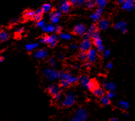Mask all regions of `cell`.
<instances>
[{"label":"cell","instance_id":"obj_1","mask_svg":"<svg viewBox=\"0 0 135 121\" xmlns=\"http://www.w3.org/2000/svg\"><path fill=\"white\" fill-rule=\"evenodd\" d=\"M75 101V95L73 92L69 91L66 93L65 97L60 102L61 106L70 107L74 104Z\"/></svg>","mask_w":135,"mask_h":121},{"label":"cell","instance_id":"obj_2","mask_svg":"<svg viewBox=\"0 0 135 121\" xmlns=\"http://www.w3.org/2000/svg\"><path fill=\"white\" fill-rule=\"evenodd\" d=\"M87 112L83 108H79L75 111V113L72 117L71 121H86L87 119Z\"/></svg>","mask_w":135,"mask_h":121},{"label":"cell","instance_id":"obj_3","mask_svg":"<svg viewBox=\"0 0 135 121\" xmlns=\"http://www.w3.org/2000/svg\"><path fill=\"white\" fill-rule=\"evenodd\" d=\"M49 93L56 100H60L61 98V89L59 85H50L47 88Z\"/></svg>","mask_w":135,"mask_h":121},{"label":"cell","instance_id":"obj_4","mask_svg":"<svg viewBox=\"0 0 135 121\" xmlns=\"http://www.w3.org/2000/svg\"><path fill=\"white\" fill-rule=\"evenodd\" d=\"M57 37L56 35H50V36H47L43 37L40 41L42 43L48 44L51 48L54 47L57 44Z\"/></svg>","mask_w":135,"mask_h":121},{"label":"cell","instance_id":"obj_5","mask_svg":"<svg viewBox=\"0 0 135 121\" xmlns=\"http://www.w3.org/2000/svg\"><path fill=\"white\" fill-rule=\"evenodd\" d=\"M44 76L48 80L55 81L59 77V73L53 68H46L44 71Z\"/></svg>","mask_w":135,"mask_h":121},{"label":"cell","instance_id":"obj_6","mask_svg":"<svg viewBox=\"0 0 135 121\" xmlns=\"http://www.w3.org/2000/svg\"><path fill=\"white\" fill-rule=\"evenodd\" d=\"M99 58L98 52L94 49H91L90 50L87 52V59L88 62L91 63H96Z\"/></svg>","mask_w":135,"mask_h":121},{"label":"cell","instance_id":"obj_7","mask_svg":"<svg viewBox=\"0 0 135 121\" xmlns=\"http://www.w3.org/2000/svg\"><path fill=\"white\" fill-rule=\"evenodd\" d=\"M93 46V42L91 41L90 40H83L80 43L79 46V48L81 50V52H87L88 51L92 49Z\"/></svg>","mask_w":135,"mask_h":121},{"label":"cell","instance_id":"obj_8","mask_svg":"<svg viewBox=\"0 0 135 121\" xmlns=\"http://www.w3.org/2000/svg\"><path fill=\"white\" fill-rule=\"evenodd\" d=\"M135 0H126L121 6L122 9L127 11L132 12L135 9Z\"/></svg>","mask_w":135,"mask_h":121},{"label":"cell","instance_id":"obj_9","mask_svg":"<svg viewBox=\"0 0 135 121\" xmlns=\"http://www.w3.org/2000/svg\"><path fill=\"white\" fill-rule=\"evenodd\" d=\"M59 9L62 13H68L71 10V5L70 1H62L59 4Z\"/></svg>","mask_w":135,"mask_h":121},{"label":"cell","instance_id":"obj_10","mask_svg":"<svg viewBox=\"0 0 135 121\" xmlns=\"http://www.w3.org/2000/svg\"><path fill=\"white\" fill-rule=\"evenodd\" d=\"M73 31L75 34L83 36V35H84L87 33V28L85 25L80 23V24L77 25L76 26L74 27Z\"/></svg>","mask_w":135,"mask_h":121},{"label":"cell","instance_id":"obj_11","mask_svg":"<svg viewBox=\"0 0 135 121\" xmlns=\"http://www.w3.org/2000/svg\"><path fill=\"white\" fill-rule=\"evenodd\" d=\"M62 15V12L60 10L56 11V12H51L49 15L50 20L53 24H56L60 20V17Z\"/></svg>","mask_w":135,"mask_h":121},{"label":"cell","instance_id":"obj_12","mask_svg":"<svg viewBox=\"0 0 135 121\" xmlns=\"http://www.w3.org/2000/svg\"><path fill=\"white\" fill-rule=\"evenodd\" d=\"M103 9H97L93 13L90 15L91 20L94 22H98L99 20L102 19V15L103 13Z\"/></svg>","mask_w":135,"mask_h":121},{"label":"cell","instance_id":"obj_13","mask_svg":"<svg viewBox=\"0 0 135 121\" xmlns=\"http://www.w3.org/2000/svg\"><path fill=\"white\" fill-rule=\"evenodd\" d=\"M48 55L47 51L45 49H41L39 50L35 51L33 53V56L35 58L40 59H43L46 58Z\"/></svg>","mask_w":135,"mask_h":121},{"label":"cell","instance_id":"obj_14","mask_svg":"<svg viewBox=\"0 0 135 121\" xmlns=\"http://www.w3.org/2000/svg\"><path fill=\"white\" fill-rule=\"evenodd\" d=\"M109 21L107 19H102L100 20H99V22H97V25H96L97 26V28H98L100 30H106L108 29L109 26Z\"/></svg>","mask_w":135,"mask_h":121},{"label":"cell","instance_id":"obj_15","mask_svg":"<svg viewBox=\"0 0 135 121\" xmlns=\"http://www.w3.org/2000/svg\"><path fill=\"white\" fill-rule=\"evenodd\" d=\"M90 80V79L87 75H82L78 79V81H79L80 85L84 88H87V85Z\"/></svg>","mask_w":135,"mask_h":121},{"label":"cell","instance_id":"obj_16","mask_svg":"<svg viewBox=\"0 0 135 121\" xmlns=\"http://www.w3.org/2000/svg\"><path fill=\"white\" fill-rule=\"evenodd\" d=\"M104 86L108 91H114L116 89V85L112 82H104Z\"/></svg>","mask_w":135,"mask_h":121},{"label":"cell","instance_id":"obj_17","mask_svg":"<svg viewBox=\"0 0 135 121\" xmlns=\"http://www.w3.org/2000/svg\"><path fill=\"white\" fill-rule=\"evenodd\" d=\"M43 15V12L42 10H41V9H38V10H36L35 12V15L34 16H33L32 19L37 22L40 21V20H42Z\"/></svg>","mask_w":135,"mask_h":121},{"label":"cell","instance_id":"obj_18","mask_svg":"<svg viewBox=\"0 0 135 121\" xmlns=\"http://www.w3.org/2000/svg\"><path fill=\"white\" fill-rule=\"evenodd\" d=\"M93 94L95 95V96L100 97V98H101V97L103 96H104L105 94V90H104L102 87H97L96 89H94V90H93Z\"/></svg>","mask_w":135,"mask_h":121},{"label":"cell","instance_id":"obj_19","mask_svg":"<svg viewBox=\"0 0 135 121\" xmlns=\"http://www.w3.org/2000/svg\"><path fill=\"white\" fill-rule=\"evenodd\" d=\"M98 87H99L98 86V83L97 82V81L94 80V79L90 80L89 84L87 85V89H89L91 91H93Z\"/></svg>","mask_w":135,"mask_h":121},{"label":"cell","instance_id":"obj_20","mask_svg":"<svg viewBox=\"0 0 135 121\" xmlns=\"http://www.w3.org/2000/svg\"><path fill=\"white\" fill-rule=\"evenodd\" d=\"M43 30L46 33H54L55 32V26L53 24H49L46 25Z\"/></svg>","mask_w":135,"mask_h":121},{"label":"cell","instance_id":"obj_21","mask_svg":"<svg viewBox=\"0 0 135 121\" xmlns=\"http://www.w3.org/2000/svg\"><path fill=\"white\" fill-rule=\"evenodd\" d=\"M71 5L75 6V7H81L83 6L86 3L84 0H71L70 1Z\"/></svg>","mask_w":135,"mask_h":121},{"label":"cell","instance_id":"obj_22","mask_svg":"<svg viewBox=\"0 0 135 121\" xmlns=\"http://www.w3.org/2000/svg\"><path fill=\"white\" fill-rule=\"evenodd\" d=\"M71 76L72 74L71 73L66 72L65 71H62V72L59 73V77H60V80H67Z\"/></svg>","mask_w":135,"mask_h":121},{"label":"cell","instance_id":"obj_23","mask_svg":"<svg viewBox=\"0 0 135 121\" xmlns=\"http://www.w3.org/2000/svg\"><path fill=\"white\" fill-rule=\"evenodd\" d=\"M114 28L116 29H120L121 30L124 28H127V23L126 22L123 21H119L116 23L114 25Z\"/></svg>","mask_w":135,"mask_h":121},{"label":"cell","instance_id":"obj_24","mask_svg":"<svg viewBox=\"0 0 135 121\" xmlns=\"http://www.w3.org/2000/svg\"><path fill=\"white\" fill-rule=\"evenodd\" d=\"M9 38V34L6 31H0V41H7Z\"/></svg>","mask_w":135,"mask_h":121},{"label":"cell","instance_id":"obj_25","mask_svg":"<svg viewBox=\"0 0 135 121\" xmlns=\"http://www.w3.org/2000/svg\"><path fill=\"white\" fill-rule=\"evenodd\" d=\"M118 107L122 110H128L130 107V104L128 102L125 101H120L118 103Z\"/></svg>","mask_w":135,"mask_h":121},{"label":"cell","instance_id":"obj_26","mask_svg":"<svg viewBox=\"0 0 135 121\" xmlns=\"http://www.w3.org/2000/svg\"><path fill=\"white\" fill-rule=\"evenodd\" d=\"M85 6H86V8L89 9H93L96 7V1H93V0H89L87 1L85 3Z\"/></svg>","mask_w":135,"mask_h":121},{"label":"cell","instance_id":"obj_27","mask_svg":"<svg viewBox=\"0 0 135 121\" xmlns=\"http://www.w3.org/2000/svg\"><path fill=\"white\" fill-rule=\"evenodd\" d=\"M52 9V6L50 3H46V4H43L41 9L43 13H47L51 12Z\"/></svg>","mask_w":135,"mask_h":121},{"label":"cell","instance_id":"obj_28","mask_svg":"<svg viewBox=\"0 0 135 121\" xmlns=\"http://www.w3.org/2000/svg\"><path fill=\"white\" fill-rule=\"evenodd\" d=\"M108 1L107 0H97L96 1V6H97L98 9H103L107 6Z\"/></svg>","mask_w":135,"mask_h":121},{"label":"cell","instance_id":"obj_29","mask_svg":"<svg viewBox=\"0 0 135 121\" xmlns=\"http://www.w3.org/2000/svg\"><path fill=\"white\" fill-rule=\"evenodd\" d=\"M100 102L101 104L104 106H106L110 104V99H109L107 96L104 95V96H103L100 98Z\"/></svg>","mask_w":135,"mask_h":121},{"label":"cell","instance_id":"obj_30","mask_svg":"<svg viewBox=\"0 0 135 121\" xmlns=\"http://www.w3.org/2000/svg\"><path fill=\"white\" fill-rule=\"evenodd\" d=\"M96 31H97V26H96L95 24H94V23H93V24H91L90 26L89 27L87 31V33L91 36L93 33Z\"/></svg>","mask_w":135,"mask_h":121},{"label":"cell","instance_id":"obj_31","mask_svg":"<svg viewBox=\"0 0 135 121\" xmlns=\"http://www.w3.org/2000/svg\"><path fill=\"white\" fill-rule=\"evenodd\" d=\"M59 38L65 40H70L72 39V36L69 33H60L59 34Z\"/></svg>","mask_w":135,"mask_h":121},{"label":"cell","instance_id":"obj_32","mask_svg":"<svg viewBox=\"0 0 135 121\" xmlns=\"http://www.w3.org/2000/svg\"><path fill=\"white\" fill-rule=\"evenodd\" d=\"M38 43H30V44H27L25 46V49L28 51H32L38 47Z\"/></svg>","mask_w":135,"mask_h":121},{"label":"cell","instance_id":"obj_33","mask_svg":"<svg viewBox=\"0 0 135 121\" xmlns=\"http://www.w3.org/2000/svg\"><path fill=\"white\" fill-rule=\"evenodd\" d=\"M68 82L70 85H72V84H74L75 83H77L78 81V78L74 76H71V77L69 78L67 80Z\"/></svg>","mask_w":135,"mask_h":121},{"label":"cell","instance_id":"obj_34","mask_svg":"<svg viewBox=\"0 0 135 121\" xmlns=\"http://www.w3.org/2000/svg\"><path fill=\"white\" fill-rule=\"evenodd\" d=\"M35 15V12L31 10H28L25 12V17L26 18H33Z\"/></svg>","mask_w":135,"mask_h":121},{"label":"cell","instance_id":"obj_35","mask_svg":"<svg viewBox=\"0 0 135 121\" xmlns=\"http://www.w3.org/2000/svg\"><path fill=\"white\" fill-rule=\"evenodd\" d=\"M78 59L81 61H84L87 59V53L80 52L78 55Z\"/></svg>","mask_w":135,"mask_h":121},{"label":"cell","instance_id":"obj_36","mask_svg":"<svg viewBox=\"0 0 135 121\" xmlns=\"http://www.w3.org/2000/svg\"><path fill=\"white\" fill-rule=\"evenodd\" d=\"M93 44L95 45L96 47H97V46H100L102 45V39H101L100 37H99L97 38H96V39H93Z\"/></svg>","mask_w":135,"mask_h":121},{"label":"cell","instance_id":"obj_37","mask_svg":"<svg viewBox=\"0 0 135 121\" xmlns=\"http://www.w3.org/2000/svg\"><path fill=\"white\" fill-rule=\"evenodd\" d=\"M36 25H37V27L43 28L45 26H46V22H45L44 20H40V21L37 22Z\"/></svg>","mask_w":135,"mask_h":121},{"label":"cell","instance_id":"obj_38","mask_svg":"<svg viewBox=\"0 0 135 121\" xmlns=\"http://www.w3.org/2000/svg\"><path fill=\"white\" fill-rule=\"evenodd\" d=\"M70 83L67 80H60V86L63 87H68L70 86Z\"/></svg>","mask_w":135,"mask_h":121},{"label":"cell","instance_id":"obj_39","mask_svg":"<svg viewBox=\"0 0 135 121\" xmlns=\"http://www.w3.org/2000/svg\"><path fill=\"white\" fill-rule=\"evenodd\" d=\"M96 50H97V52H99V53H104L105 50V46L103 45V44L97 46V47H96Z\"/></svg>","mask_w":135,"mask_h":121},{"label":"cell","instance_id":"obj_40","mask_svg":"<svg viewBox=\"0 0 135 121\" xmlns=\"http://www.w3.org/2000/svg\"><path fill=\"white\" fill-rule=\"evenodd\" d=\"M111 55V52L110 50H105V52L103 53V57L104 58H107L110 56Z\"/></svg>","mask_w":135,"mask_h":121},{"label":"cell","instance_id":"obj_41","mask_svg":"<svg viewBox=\"0 0 135 121\" xmlns=\"http://www.w3.org/2000/svg\"><path fill=\"white\" fill-rule=\"evenodd\" d=\"M115 92H114V91H109L107 96L108 97V98L109 99H111V98H114V96H115Z\"/></svg>","mask_w":135,"mask_h":121},{"label":"cell","instance_id":"obj_42","mask_svg":"<svg viewBox=\"0 0 135 121\" xmlns=\"http://www.w3.org/2000/svg\"><path fill=\"white\" fill-rule=\"evenodd\" d=\"M99 37H100V34H99V32L97 30L94 32V33L92 34V36H91V37H92L93 39H96V38Z\"/></svg>","mask_w":135,"mask_h":121},{"label":"cell","instance_id":"obj_43","mask_svg":"<svg viewBox=\"0 0 135 121\" xmlns=\"http://www.w3.org/2000/svg\"><path fill=\"white\" fill-rule=\"evenodd\" d=\"M49 64L51 65L52 67H55L56 66V61H55V59H54V58H50L49 59Z\"/></svg>","mask_w":135,"mask_h":121},{"label":"cell","instance_id":"obj_44","mask_svg":"<svg viewBox=\"0 0 135 121\" xmlns=\"http://www.w3.org/2000/svg\"><path fill=\"white\" fill-rule=\"evenodd\" d=\"M91 37V36L90 35H89V34H87V33H86L84 35H83V39L84 40H90V39Z\"/></svg>","mask_w":135,"mask_h":121},{"label":"cell","instance_id":"obj_45","mask_svg":"<svg viewBox=\"0 0 135 121\" xmlns=\"http://www.w3.org/2000/svg\"><path fill=\"white\" fill-rule=\"evenodd\" d=\"M78 47H78V46L75 44H72L69 46V48H70L71 50H75V49H78Z\"/></svg>","mask_w":135,"mask_h":121},{"label":"cell","instance_id":"obj_46","mask_svg":"<svg viewBox=\"0 0 135 121\" xmlns=\"http://www.w3.org/2000/svg\"><path fill=\"white\" fill-rule=\"evenodd\" d=\"M62 27L59 25H57V26H55V32L54 33H60L61 31H62Z\"/></svg>","mask_w":135,"mask_h":121},{"label":"cell","instance_id":"obj_47","mask_svg":"<svg viewBox=\"0 0 135 121\" xmlns=\"http://www.w3.org/2000/svg\"><path fill=\"white\" fill-rule=\"evenodd\" d=\"M107 68H108V69H109V70H111L112 68H113V64H112L111 62H110V63H108L107 64Z\"/></svg>","mask_w":135,"mask_h":121},{"label":"cell","instance_id":"obj_48","mask_svg":"<svg viewBox=\"0 0 135 121\" xmlns=\"http://www.w3.org/2000/svg\"><path fill=\"white\" fill-rule=\"evenodd\" d=\"M24 31V28H22V27H20V28H18L16 29V33L17 34H21V33H23Z\"/></svg>","mask_w":135,"mask_h":121},{"label":"cell","instance_id":"obj_49","mask_svg":"<svg viewBox=\"0 0 135 121\" xmlns=\"http://www.w3.org/2000/svg\"><path fill=\"white\" fill-rule=\"evenodd\" d=\"M84 67L87 68H89L91 67V63H89V62H86V63H84Z\"/></svg>","mask_w":135,"mask_h":121},{"label":"cell","instance_id":"obj_50","mask_svg":"<svg viewBox=\"0 0 135 121\" xmlns=\"http://www.w3.org/2000/svg\"><path fill=\"white\" fill-rule=\"evenodd\" d=\"M124 2V0H118L117 1V4H119V5H123V4Z\"/></svg>","mask_w":135,"mask_h":121},{"label":"cell","instance_id":"obj_51","mask_svg":"<svg viewBox=\"0 0 135 121\" xmlns=\"http://www.w3.org/2000/svg\"><path fill=\"white\" fill-rule=\"evenodd\" d=\"M59 58L60 59H65V55H62V54H60V55H59Z\"/></svg>","mask_w":135,"mask_h":121},{"label":"cell","instance_id":"obj_52","mask_svg":"<svg viewBox=\"0 0 135 121\" xmlns=\"http://www.w3.org/2000/svg\"><path fill=\"white\" fill-rule=\"evenodd\" d=\"M17 22V19L15 18L13 19L12 20V21H11V23H13V24H14V23H16Z\"/></svg>","mask_w":135,"mask_h":121},{"label":"cell","instance_id":"obj_53","mask_svg":"<svg viewBox=\"0 0 135 121\" xmlns=\"http://www.w3.org/2000/svg\"><path fill=\"white\" fill-rule=\"evenodd\" d=\"M110 121H118V119L116 118V117H112L110 119Z\"/></svg>","mask_w":135,"mask_h":121},{"label":"cell","instance_id":"obj_54","mask_svg":"<svg viewBox=\"0 0 135 121\" xmlns=\"http://www.w3.org/2000/svg\"><path fill=\"white\" fill-rule=\"evenodd\" d=\"M74 68H77V69H79V68H80V65H78V64H75V66H74Z\"/></svg>","mask_w":135,"mask_h":121},{"label":"cell","instance_id":"obj_55","mask_svg":"<svg viewBox=\"0 0 135 121\" xmlns=\"http://www.w3.org/2000/svg\"><path fill=\"white\" fill-rule=\"evenodd\" d=\"M4 60V57L0 56V63H1Z\"/></svg>","mask_w":135,"mask_h":121},{"label":"cell","instance_id":"obj_56","mask_svg":"<svg viewBox=\"0 0 135 121\" xmlns=\"http://www.w3.org/2000/svg\"><path fill=\"white\" fill-rule=\"evenodd\" d=\"M126 116H129V114H128L127 113H126Z\"/></svg>","mask_w":135,"mask_h":121}]
</instances>
